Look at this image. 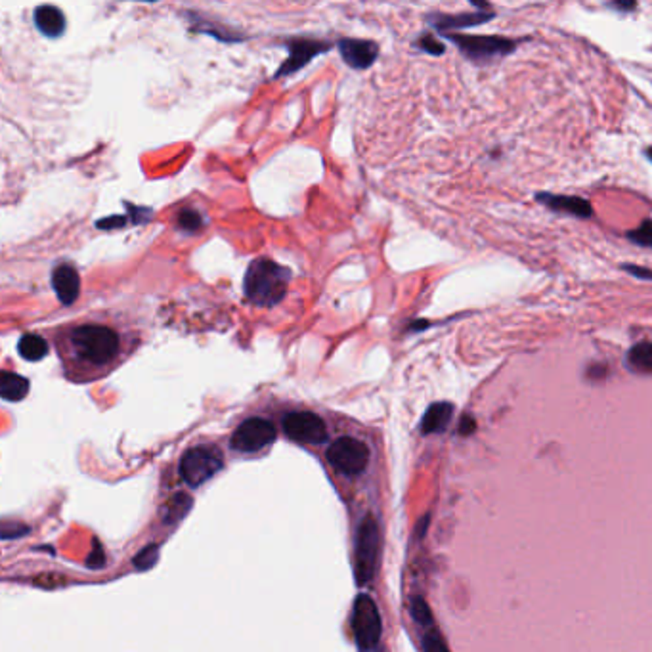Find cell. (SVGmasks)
<instances>
[{
    "instance_id": "6da1fadb",
    "label": "cell",
    "mask_w": 652,
    "mask_h": 652,
    "mask_svg": "<svg viewBox=\"0 0 652 652\" xmlns=\"http://www.w3.org/2000/svg\"><path fill=\"white\" fill-rule=\"evenodd\" d=\"M140 333L119 318L93 314L52 331V345L69 381H96L111 374L140 347Z\"/></svg>"
},
{
    "instance_id": "7a4b0ae2",
    "label": "cell",
    "mask_w": 652,
    "mask_h": 652,
    "mask_svg": "<svg viewBox=\"0 0 652 652\" xmlns=\"http://www.w3.org/2000/svg\"><path fill=\"white\" fill-rule=\"evenodd\" d=\"M291 272L270 259H255L249 264L243 289L249 303L260 308L278 306L286 299Z\"/></svg>"
},
{
    "instance_id": "3957f363",
    "label": "cell",
    "mask_w": 652,
    "mask_h": 652,
    "mask_svg": "<svg viewBox=\"0 0 652 652\" xmlns=\"http://www.w3.org/2000/svg\"><path fill=\"white\" fill-rule=\"evenodd\" d=\"M379 555V524L374 515H366L356 533L354 574L360 586L372 582Z\"/></svg>"
},
{
    "instance_id": "277c9868",
    "label": "cell",
    "mask_w": 652,
    "mask_h": 652,
    "mask_svg": "<svg viewBox=\"0 0 652 652\" xmlns=\"http://www.w3.org/2000/svg\"><path fill=\"white\" fill-rule=\"evenodd\" d=\"M225 465V457H222L220 450L213 444H201V446L189 448L182 462H181V474L184 482L189 486H201Z\"/></svg>"
},
{
    "instance_id": "5b68a950",
    "label": "cell",
    "mask_w": 652,
    "mask_h": 652,
    "mask_svg": "<svg viewBox=\"0 0 652 652\" xmlns=\"http://www.w3.org/2000/svg\"><path fill=\"white\" fill-rule=\"evenodd\" d=\"M350 624H352L356 643H358V647L362 650H372L379 645L383 624H381L379 609L372 597L369 595L356 597Z\"/></svg>"
},
{
    "instance_id": "8992f818",
    "label": "cell",
    "mask_w": 652,
    "mask_h": 652,
    "mask_svg": "<svg viewBox=\"0 0 652 652\" xmlns=\"http://www.w3.org/2000/svg\"><path fill=\"white\" fill-rule=\"evenodd\" d=\"M281 428H284L287 438L299 444H308V446H316L330 436L328 423L323 421L322 415L310 410L287 411L281 419Z\"/></svg>"
},
{
    "instance_id": "52a82bcc",
    "label": "cell",
    "mask_w": 652,
    "mask_h": 652,
    "mask_svg": "<svg viewBox=\"0 0 652 652\" xmlns=\"http://www.w3.org/2000/svg\"><path fill=\"white\" fill-rule=\"evenodd\" d=\"M276 425L266 418H247L235 427L230 438L232 450L240 454H255L276 442Z\"/></svg>"
},
{
    "instance_id": "ba28073f",
    "label": "cell",
    "mask_w": 652,
    "mask_h": 652,
    "mask_svg": "<svg viewBox=\"0 0 652 652\" xmlns=\"http://www.w3.org/2000/svg\"><path fill=\"white\" fill-rule=\"evenodd\" d=\"M367 444L356 436H340L328 448V462L343 474H360L369 463Z\"/></svg>"
},
{
    "instance_id": "9c48e42d",
    "label": "cell",
    "mask_w": 652,
    "mask_h": 652,
    "mask_svg": "<svg viewBox=\"0 0 652 652\" xmlns=\"http://www.w3.org/2000/svg\"><path fill=\"white\" fill-rule=\"evenodd\" d=\"M450 39L457 44L472 62H490V59L509 56L516 50V40L506 37H490V35H450Z\"/></svg>"
},
{
    "instance_id": "30bf717a",
    "label": "cell",
    "mask_w": 652,
    "mask_h": 652,
    "mask_svg": "<svg viewBox=\"0 0 652 652\" xmlns=\"http://www.w3.org/2000/svg\"><path fill=\"white\" fill-rule=\"evenodd\" d=\"M52 287L57 301L64 306H71L75 303L81 293V276L75 266L69 262H59L52 270Z\"/></svg>"
},
{
    "instance_id": "8fae6325",
    "label": "cell",
    "mask_w": 652,
    "mask_h": 652,
    "mask_svg": "<svg viewBox=\"0 0 652 652\" xmlns=\"http://www.w3.org/2000/svg\"><path fill=\"white\" fill-rule=\"evenodd\" d=\"M538 203L545 205L547 209L555 213H565L576 218H591L593 216V207L584 198L576 196H557V194H536Z\"/></svg>"
},
{
    "instance_id": "7c38bea8",
    "label": "cell",
    "mask_w": 652,
    "mask_h": 652,
    "mask_svg": "<svg viewBox=\"0 0 652 652\" xmlns=\"http://www.w3.org/2000/svg\"><path fill=\"white\" fill-rule=\"evenodd\" d=\"M339 48H340V54H343V57H345V62L356 69H364L367 66H372L374 59L379 54L377 44L367 42V40L345 39V40H340Z\"/></svg>"
},
{
    "instance_id": "4fadbf2b",
    "label": "cell",
    "mask_w": 652,
    "mask_h": 652,
    "mask_svg": "<svg viewBox=\"0 0 652 652\" xmlns=\"http://www.w3.org/2000/svg\"><path fill=\"white\" fill-rule=\"evenodd\" d=\"M33 16H35L37 29L44 37L57 39V37H62L66 33L67 22H66L64 12L59 8H56V6H39L35 10Z\"/></svg>"
},
{
    "instance_id": "5bb4252c",
    "label": "cell",
    "mask_w": 652,
    "mask_h": 652,
    "mask_svg": "<svg viewBox=\"0 0 652 652\" xmlns=\"http://www.w3.org/2000/svg\"><path fill=\"white\" fill-rule=\"evenodd\" d=\"M452 418H454V404L436 402L425 411L423 421H421V433L423 435H435V433L446 431Z\"/></svg>"
},
{
    "instance_id": "9a60e30c",
    "label": "cell",
    "mask_w": 652,
    "mask_h": 652,
    "mask_svg": "<svg viewBox=\"0 0 652 652\" xmlns=\"http://www.w3.org/2000/svg\"><path fill=\"white\" fill-rule=\"evenodd\" d=\"M496 18L494 12H477V13H457V16H436L431 22L440 31H450V29H465L477 27L480 23H488Z\"/></svg>"
},
{
    "instance_id": "2e32d148",
    "label": "cell",
    "mask_w": 652,
    "mask_h": 652,
    "mask_svg": "<svg viewBox=\"0 0 652 652\" xmlns=\"http://www.w3.org/2000/svg\"><path fill=\"white\" fill-rule=\"evenodd\" d=\"M50 345L47 337L39 333H23L18 340V354L27 362H40L48 354Z\"/></svg>"
},
{
    "instance_id": "e0dca14e",
    "label": "cell",
    "mask_w": 652,
    "mask_h": 652,
    "mask_svg": "<svg viewBox=\"0 0 652 652\" xmlns=\"http://www.w3.org/2000/svg\"><path fill=\"white\" fill-rule=\"evenodd\" d=\"M29 387H31V384H29L27 377L8 372V369H4L3 372V381H0V394H3L6 402H22V400L29 394Z\"/></svg>"
},
{
    "instance_id": "ac0fdd59",
    "label": "cell",
    "mask_w": 652,
    "mask_h": 652,
    "mask_svg": "<svg viewBox=\"0 0 652 652\" xmlns=\"http://www.w3.org/2000/svg\"><path fill=\"white\" fill-rule=\"evenodd\" d=\"M626 366L630 372L650 375L652 374V343H637L626 354Z\"/></svg>"
},
{
    "instance_id": "d6986e66",
    "label": "cell",
    "mask_w": 652,
    "mask_h": 652,
    "mask_svg": "<svg viewBox=\"0 0 652 652\" xmlns=\"http://www.w3.org/2000/svg\"><path fill=\"white\" fill-rule=\"evenodd\" d=\"M189 507H191V498L188 494H176L167 501V506L163 507V523L176 524L188 515Z\"/></svg>"
},
{
    "instance_id": "ffe728a7",
    "label": "cell",
    "mask_w": 652,
    "mask_h": 652,
    "mask_svg": "<svg viewBox=\"0 0 652 652\" xmlns=\"http://www.w3.org/2000/svg\"><path fill=\"white\" fill-rule=\"evenodd\" d=\"M157 559H159V545L150 543V545H145L142 551H138V555L135 557V567L138 570H150L152 567L157 565Z\"/></svg>"
},
{
    "instance_id": "44dd1931",
    "label": "cell",
    "mask_w": 652,
    "mask_h": 652,
    "mask_svg": "<svg viewBox=\"0 0 652 652\" xmlns=\"http://www.w3.org/2000/svg\"><path fill=\"white\" fill-rule=\"evenodd\" d=\"M410 612H411L413 620L418 621V624H423V626H431L433 624V612H431V609H428V604H427V601L423 597H413L411 599Z\"/></svg>"
},
{
    "instance_id": "7402d4cb",
    "label": "cell",
    "mask_w": 652,
    "mask_h": 652,
    "mask_svg": "<svg viewBox=\"0 0 652 652\" xmlns=\"http://www.w3.org/2000/svg\"><path fill=\"white\" fill-rule=\"evenodd\" d=\"M628 240L633 242L639 247H650L652 249V220H645L639 228H635L628 233Z\"/></svg>"
},
{
    "instance_id": "603a6c76",
    "label": "cell",
    "mask_w": 652,
    "mask_h": 652,
    "mask_svg": "<svg viewBox=\"0 0 652 652\" xmlns=\"http://www.w3.org/2000/svg\"><path fill=\"white\" fill-rule=\"evenodd\" d=\"M421 645H423V652H450L448 645L444 643V639H442L440 633L436 630L427 631L423 635Z\"/></svg>"
},
{
    "instance_id": "cb8c5ba5",
    "label": "cell",
    "mask_w": 652,
    "mask_h": 652,
    "mask_svg": "<svg viewBox=\"0 0 652 652\" xmlns=\"http://www.w3.org/2000/svg\"><path fill=\"white\" fill-rule=\"evenodd\" d=\"M178 225H181V228H184V230L198 232L201 228V216L198 213L184 211L178 215Z\"/></svg>"
},
{
    "instance_id": "d4e9b609",
    "label": "cell",
    "mask_w": 652,
    "mask_h": 652,
    "mask_svg": "<svg viewBox=\"0 0 652 652\" xmlns=\"http://www.w3.org/2000/svg\"><path fill=\"white\" fill-rule=\"evenodd\" d=\"M418 44H419L421 50H425L428 54H435V56H440V54H444V50H446V47H444V44L440 40H436L433 35L421 37Z\"/></svg>"
},
{
    "instance_id": "484cf974",
    "label": "cell",
    "mask_w": 652,
    "mask_h": 652,
    "mask_svg": "<svg viewBox=\"0 0 652 652\" xmlns=\"http://www.w3.org/2000/svg\"><path fill=\"white\" fill-rule=\"evenodd\" d=\"M29 533V526L25 524H16V523H4L3 524V540H13V538H22Z\"/></svg>"
},
{
    "instance_id": "4316f807",
    "label": "cell",
    "mask_w": 652,
    "mask_h": 652,
    "mask_svg": "<svg viewBox=\"0 0 652 652\" xmlns=\"http://www.w3.org/2000/svg\"><path fill=\"white\" fill-rule=\"evenodd\" d=\"M621 269H624L626 272H630L635 278L652 281V270H648V269H641V266H637V264H624V266H621Z\"/></svg>"
},
{
    "instance_id": "83f0119b",
    "label": "cell",
    "mask_w": 652,
    "mask_h": 652,
    "mask_svg": "<svg viewBox=\"0 0 652 652\" xmlns=\"http://www.w3.org/2000/svg\"><path fill=\"white\" fill-rule=\"evenodd\" d=\"M474 431H477V421H474L471 415H465V418L462 419V423H459V435L469 436Z\"/></svg>"
},
{
    "instance_id": "f1b7e54d",
    "label": "cell",
    "mask_w": 652,
    "mask_h": 652,
    "mask_svg": "<svg viewBox=\"0 0 652 652\" xmlns=\"http://www.w3.org/2000/svg\"><path fill=\"white\" fill-rule=\"evenodd\" d=\"M103 562H106V560H103V551H101L100 543L96 542V545H94V555L88 557V567H91V568H101Z\"/></svg>"
},
{
    "instance_id": "f546056e",
    "label": "cell",
    "mask_w": 652,
    "mask_h": 652,
    "mask_svg": "<svg viewBox=\"0 0 652 652\" xmlns=\"http://www.w3.org/2000/svg\"><path fill=\"white\" fill-rule=\"evenodd\" d=\"M428 523H431V515H425V516H423V521H421V523H419V526H418V528H419V530H418V536H419V538H423L425 533H427V526H428Z\"/></svg>"
},
{
    "instance_id": "4dcf8cb0",
    "label": "cell",
    "mask_w": 652,
    "mask_h": 652,
    "mask_svg": "<svg viewBox=\"0 0 652 652\" xmlns=\"http://www.w3.org/2000/svg\"><path fill=\"white\" fill-rule=\"evenodd\" d=\"M611 8H616V10H621V12H628V10L637 8V4L635 3H611Z\"/></svg>"
},
{
    "instance_id": "1f68e13d",
    "label": "cell",
    "mask_w": 652,
    "mask_h": 652,
    "mask_svg": "<svg viewBox=\"0 0 652 652\" xmlns=\"http://www.w3.org/2000/svg\"><path fill=\"white\" fill-rule=\"evenodd\" d=\"M645 155H647V159L652 163V147H647V150H645Z\"/></svg>"
}]
</instances>
